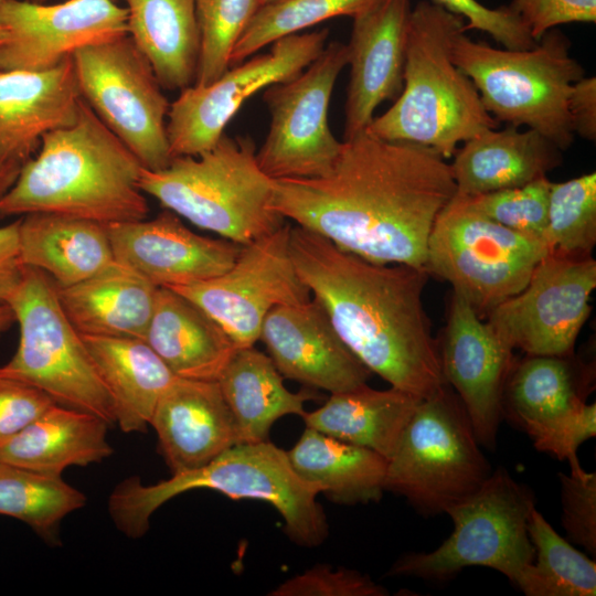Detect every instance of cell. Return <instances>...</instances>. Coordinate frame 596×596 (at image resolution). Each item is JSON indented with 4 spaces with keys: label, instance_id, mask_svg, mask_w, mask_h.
Segmentation results:
<instances>
[{
    "label": "cell",
    "instance_id": "obj_45",
    "mask_svg": "<svg viewBox=\"0 0 596 596\" xmlns=\"http://www.w3.org/2000/svg\"><path fill=\"white\" fill-rule=\"evenodd\" d=\"M53 404L56 403L38 387L0 374V443L22 430Z\"/></svg>",
    "mask_w": 596,
    "mask_h": 596
},
{
    "label": "cell",
    "instance_id": "obj_19",
    "mask_svg": "<svg viewBox=\"0 0 596 596\" xmlns=\"http://www.w3.org/2000/svg\"><path fill=\"white\" fill-rule=\"evenodd\" d=\"M114 258L157 287L178 288L214 278L230 269L242 246L200 235L170 210L153 219L107 224Z\"/></svg>",
    "mask_w": 596,
    "mask_h": 596
},
{
    "label": "cell",
    "instance_id": "obj_28",
    "mask_svg": "<svg viewBox=\"0 0 596 596\" xmlns=\"http://www.w3.org/2000/svg\"><path fill=\"white\" fill-rule=\"evenodd\" d=\"M109 425L91 413L53 404L22 430L0 443V459L52 476L100 462L113 454Z\"/></svg>",
    "mask_w": 596,
    "mask_h": 596
},
{
    "label": "cell",
    "instance_id": "obj_23",
    "mask_svg": "<svg viewBox=\"0 0 596 596\" xmlns=\"http://www.w3.org/2000/svg\"><path fill=\"white\" fill-rule=\"evenodd\" d=\"M82 100L72 56L45 71L0 72V160L23 166L45 134L76 121Z\"/></svg>",
    "mask_w": 596,
    "mask_h": 596
},
{
    "label": "cell",
    "instance_id": "obj_44",
    "mask_svg": "<svg viewBox=\"0 0 596 596\" xmlns=\"http://www.w3.org/2000/svg\"><path fill=\"white\" fill-rule=\"evenodd\" d=\"M508 8L535 41L560 24L596 21V0H512Z\"/></svg>",
    "mask_w": 596,
    "mask_h": 596
},
{
    "label": "cell",
    "instance_id": "obj_8",
    "mask_svg": "<svg viewBox=\"0 0 596 596\" xmlns=\"http://www.w3.org/2000/svg\"><path fill=\"white\" fill-rule=\"evenodd\" d=\"M8 305L19 326V343L0 374L31 384L56 404L116 423L114 401L82 334L66 316L53 280L24 266Z\"/></svg>",
    "mask_w": 596,
    "mask_h": 596
},
{
    "label": "cell",
    "instance_id": "obj_5",
    "mask_svg": "<svg viewBox=\"0 0 596 596\" xmlns=\"http://www.w3.org/2000/svg\"><path fill=\"white\" fill-rule=\"evenodd\" d=\"M195 489L269 503L281 515L289 539L301 546L316 547L328 535L319 493L295 472L287 451L268 440L236 444L203 467L153 485H143L137 476L126 478L109 494L108 512L120 532L139 539L161 505Z\"/></svg>",
    "mask_w": 596,
    "mask_h": 596
},
{
    "label": "cell",
    "instance_id": "obj_35",
    "mask_svg": "<svg viewBox=\"0 0 596 596\" xmlns=\"http://www.w3.org/2000/svg\"><path fill=\"white\" fill-rule=\"evenodd\" d=\"M85 504V494L62 476L0 459V514L24 522L47 542H55L62 520Z\"/></svg>",
    "mask_w": 596,
    "mask_h": 596
},
{
    "label": "cell",
    "instance_id": "obj_6",
    "mask_svg": "<svg viewBox=\"0 0 596 596\" xmlns=\"http://www.w3.org/2000/svg\"><path fill=\"white\" fill-rule=\"evenodd\" d=\"M145 194L193 225L246 245L279 227L273 209L274 180L256 159L248 137L223 135L198 156H177L161 170L142 168Z\"/></svg>",
    "mask_w": 596,
    "mask_h": 596
},
{
    "label": "cell",
    "instance_id": "obj_46",
    "mask_svg": "<svg viewBox=\"0 0 596 596\" xmlns=\"http://www.w3.org/2000/svg\"><path fill=\"white\" fill-rule=\"evenodd\" d=\"M596 435V405L585 404L564 426L547 454L567 460L572 473L584 471L577 457L581 444Z\"/></svg>",
    "mask_w": 596,
    "mask_h": 596
},
{
    "label": "cell",
    "instance_id": "obj_36",
    "mask_svg": "<svg viewBox=\"0 0 596 596\" xmlns=\"http://www.w3.org/2000/svg\"><path fill=\"white\" fill-rule=\"evenodd\" d=\"M534 558L517 587L528 596H595L596 563L546 521L534 508L528 520Z\"/></svg>",
    "mask_w": 596,
    "mask_h": 596
},
{
    "label": "cell",
    "instance_id": "obj_18",
    "mask_svg": "<svg viewBox=\"0 0 596 596\" xmlns=\"http://www.w3.org/2000/svg\"><path fill=\"white\" fill-rule=\"evenodd\" d=\"M437 348L443 376L461 401L478 441L494 449L513 349L454 291Z\"/></svg>",
    "mask_w": 596,
    "mask_h": 596
},
{
    "label": "cell",
    "instance_id": "obj_49",
    "mask_svg": "<svg viewBox=\"0 0 596 596\" xmlns=\"http://www.w3.org/2000/svg\"><path fill=\"white\" fill-rule=\"evenodd\" d=\"M21 167L0 160V201L15 182Z\"/></svg>",
    "mask_w": 596,
    "mask_h": 596
},
{
    "label": "cell",
    "instance_id": "obj_26",
    "mask_svg": "<svg viewBox=\"0 0 596 596\" xmlns=\"http://www.w3.org/2000/svg\"><path fill=\"white\" fill-rule=\"evenodd\" d=\"M143 340L178 376L217 381L237 350L225 331L198 305L159 287Z\"/></svg>",
    "mask_w": 596,
    "mask_h": 596
},
{
    "label": "cell",
    "instance_id": "obj_22",
    "mask_svg": "<svg viewBox=\"0 0 596 596\" xmlns=\"http://www.w3.org/2000/svg\"><path fill=\"white\" fill-rule=\"evenodd\" d=\"M594 365L570 355H529L513 362L502 396V416L547 453L593 390Z\"/></svg>",
    "mask_w": 596,
    "mask_h": 596
},
{
    "label": "cell",
    "instance_id": "obj_51",
    "mask_svg": "<svg viewBox=\"0 0 596 596\" xmlns=\"http://www.w3.org/2000/svg\"><path fill=\"white\" fill-rule=\"evenodd\" d=\"M8 33L4 30L3 25L0 23V47L6 43Z\"/></svg>",
    "mask_w": 596,
    "mask_h": 596
},
{
    "label": "cell",
    "instance_id": "obj_50",
    "mask_svg": "<svg viewBox=\"0 0 596 596\" xmlns=\"http://www.w3.org/2000/svg\"><path fill=\"white\" fill-rule=\"evenodd\" d=\"M15 323V316L8 304L0 305V334L8 331Z\"/></svg>",
    "mask_w": 596,
    "mask_h": 596
},
{
    "label": "cell",
    "instance_id": "obj_16",
    "mask_svg": "<svg viewBox=\"0 0 596 596\" xmlns=\"http://www.w3.org/2000/svg\"><path fill=\"white\" fill-rule=\"evenodd\" d=\"M291 225L242 246L233 266L194 285L171 288L205 311L237 349L254 347L268 312L300 304L311 294L299 278L289 252Z\"/></svg>",
    "mask_w": 596,
    "mask_h": 596
},
{
    "label": "cell",
    "instance_id": "obj_2",
    "mask_svg": "<svg viewBox=\"0 0 596 596\" xmlns=\"http://www.w3.org/2000/svg\"><path fill=\"white\" fill-rule=\"evenodd\" d=\"M289 252L301 281L371 373L419 398L447 384L423 302L425 268L366 260L296 224Z\"/></svg>",
    "mask_w": 596,
    "mask_h": 596
},
{
    "label": "cell",
    "instance_id": "obj_20",
    "mask_svg": "<svg viewBox=\"0 0 596 596\" xmlns=\"http://www.w3.org/2000/svg\"><path fill=\"white\" fill-rule=\"evenodd\" d=\"M259 340L283 377L308 387L344 392L366 384L372 374L343 343L312 296L272 309Z\"/></svg>",
    "mask_w": 596,
    "mask_h": 596
},
{
    "label": "cell",
    "instance_id": "obj_3",
    "mask_svg": "<svg viewBox=\"0 0 596 596\" xmlns=\"http://www.w3.org/2000/svg\"><path fill=\"white\" fill-rule=\"evenodd\" d=\"M143 167L83 99L76 121L42 137L0 201V219L55 213L113 224L142 220Z\"/></svg>",
    "mask_w": 596,
    "mask_h": 596
},
{
    "label": "cell",
    "instance_id": "obj_21",
    "mask_svg": "<svg viewBox=\"0 0 596 596\" xmlns=\"http://www.w3.org/2000/svg\"><path fill=\"white\" fill-rule=\"evenodd\" d=\"M411 12L409 0H379L353 18L344 140L365 131L375 109L401 94Z\"/></svg>",
    "mask_w": 596,
    "mask_h": 596
},
{
    "label": "cell",
    "instance_id": "obj_15",
    "mask_svg": "<svg viewBox=\"0 0 596 596\" xmlns=\"http://www.w3.org/2000/svg\"><path fill=\"white\" fill-rule=\"evenodd\" d=\"M595 288L592 255L547 253L525 287L487 315V323L513 350L529 355H570L589 317Z\"/></svg>",
    "mask_w": 596,
    "mask_h": 596
},
{
    "label": "cell",
    "instance_id": "obj_34",
    "mask_svg": "<svg viewBox=\"0 0 596 596\" xmlns=\"http://www.w3.org/2000/svg\"><path fill=\"white\" fill-rule=\"evenodd\" d=\"M128 35L150 62L160 85L195 82L200 33L195 0H124Z\"/></svg>",
    "mask_w": 596,
    "mask_h": 596
},
{
    "label": "cell",
    "instance_id": "obj_41",
    "mask_svg": "<svg viewBox=\"0 0 596 596\" xmlns=\"http://www.w3.org/2000/svg\"><path fill=\"white\" fill-rule=\"evenodd\" d=\"M387 590L369 575L318 564L279 584L272 596H385Z\"/></svg>",
    "mask_w": 596,
    "mask_h": 596
},
{
    "label": "cell",
    "instance_id": "obj_1",
    "mask_svg": "<svg viewBox=\"0 0 596 596\" xmlns=\"http://www.w3.org/2000/svg\"><path fill=\"white\" fill-rule=\"evenodd\" d=\"M456 192L435 150L363 131L342 141L326 174L274 180L272 206L366 260L425 268L434 223Z\"/></svg>",
    "mask_w": 596,
    "mask_h": 596
},
{
    "label": "cell",
    "instance_id": "obj_43",
    "mask_svg": "<svg viewBox=\"0 0 596 596\" xmlns=\"http://www.w3.org/2000/svg\"><path fill=\"white\" fill-rule=\"evenodd\" d=\"M465 19V29L488 33L496 42L510 50H526L536 45L528 28L508 6L488 8L477 0H432Z\"/></svg>",
    "mask_w": 596,
    "mask_h": 596
},
{
    "label": "cell",
    "instance_id": "obj_9",
    "mask_svg": "<svg viewBox=\"0 0 596 596\" xmlns=\"http://www.w3.org/2000/svg\"><path fill=\"white\" fill-rule=\"evenodd\" d=\"M471 421L446 384L422 398L387 459L385 490L423 514L446 513L490 476Z\"/></svg>",
    "mask_w": 596,
    "mask_h": 596
},
{
    "label": "cell",
    "instance_id": "obj_12",
    "mask_svg": "<svg viewBox=\"0 0 596 596\" xmlns=\"http://www.w3.org/2000/svg\"><path fill=\"white\" fill-rule=\"evenodd\" d=\"M82 98L145 169L173 158L167 118L170 104L155 71L129 35L83 46L72 54Z\"/></svg>",
    "mask_w": 596,
    "mask_h": 596
},
{
    "label": "cell",
    "instance_id": "obj_39",
    "mask_svg": "<svg viewBox=\"0 0 596 596\" xmlns=\"http://www.w3.org/2000/svg\"><path fill=\"white\" fill-rule=\"evenodd\" d=\"M260 0H195L200 51L194 84L207 85L231 67L233 49Z\"/></svg>",
    "mask_w": 596,
    "mask_h": 596
},
{
    "label": "cell",
    "instance_id": "obj_47",
    "mask_svg": "<svg viewBox=\"0 0 596 596\" xmlns=\"http://www.w3.org/2000/svg\"><path fill=\"white\" fill-rule=\"evenodd\" d=\"M572 130L587 140L596 139V78L582 77L572 86L568 97Z\"/></svg>",
    "mask_w": 596,
    "mask_h": 596
},
{
    "label": "cell",
    "instance_id": "obj_17",
    "mask_svg": "<svg viewBox=\"0 0 596 596\" xmlns=\"http://www.w3.org/2000/svg\"><path fill=\"white\" fill-rule=\"evenodd\" d=\"M0 23L8 33L0 72L45 71L83 46L128 35L127 10L115 0H0Z\"/></svg>",
    "mask_w": 596,
    "mask_h": 596
},
{
    "label": "cell",
    "instance_id": "obj_24",
    "mask_svg": "<svg viewBox=\"0 0 596 596\" xmlns=\"http://www.w3.org/2000/svg\"><path fill=\"white\" fill-rule=\"evenodd\" d=\"M150 426L172 473L203 467L238 444L217 381L177 377L159 398Z\"/></svg>",
    "mask_w": 596,
    "mask_h": 596
},
{
    "label": "cell",
    "instance_id": "obj_7",
    "mask_svg": "<svg viewBox=\"0 0 596 596\" xmlns=\"http://www.w3.org/2000/svg\"><path fill=\"white\" fill-rule=\"evenodd\" d=\"M451 56L498 123L526 126L562 151L572 145L568 97L585 71L571 56L564 34L552 29L531 49L502 50L461 32L454 40Z\"/></svg>",
    "mask_w": 596,
    "mask_h": 596
},
{
    "label": "cell",
    "instance_id": "obj_31",
    "mask_svg": "<svg viewBox=\"0 0 596 596\" xmlns=\"http://www.w3.org/2000/svg\"><path fill=\"white\" fill-rule=\"evenodd\" d=\"M421 400L393 386L375 390L363 384L331 393L322 406L302 418L307 427L389 459Z\"/></svg>",
    "mask_w": 596,
    "mask_h": 596
},
{
    "label": "cell",
    "instance_id": "obj_33",
    "mask_svg": "<svg viewBox=\"0 0 596 596\" xmlns=\"http://www.w3.org/2000/svg\"><path fill=\"white\" fill-rule=\"evenodd\" d=\"M217 382L238 444L268 440L276 421L287 415L302 417L305 403L317 397L310 390L290 392L268 354L254 347L237 349Z\"/></svg>",
    "mask_w": 596,
    "mask_h": 596
},
{
    "label": "cell",
    "instance_id": "obj_13",
    "mask_svg": "<svg viewBox=\"0 0 596 596\" xmlns=\"http://www.w3.org/2000/svg\"><path fill=\"white\" fill-rule=\"evenodd\" d=\"M347 65V44L330 42L297 76L267 87L264 100L270 123L256 159L270 179L317 178L331 169L342 141L329 127L328 109Z\"/></svg>",
    "mask_w": 596,
    "mask_h": 596
},
{
    "label": "cell",
    "instance_id": "obj_27",
    "mask_svg": "<svg viewBox=\"0 0 596 596\" xmlns=\"http://www.w3.org/2000/svg\"><path fill=\"white\" fill-rule=\"evenodd\" d=\"M157 286L116 259L88 278L58 288L61 305L84 336L143 339Z\"/></svg>",
    "mask_w": 596,
    "mask_h": 596
},
{
    "label": "cell",
    "instance_id": "obj_48",
    "mask_svg": "<svg viewBox=\"0 0 596 596\" xmlns=\"http://www.w3.org/2000/svg\"><path fill=\"white\" fill-rule=\"evenodd\" d=\"M23 272L19 247V219L0 226V305L8 304Z\"/></svg>",
    "mask_w": 596,
    "mask_h": 596
},
{
    "label": "cell",
    "instance_id": "obj_52",
    "mask_svg": "<svg viewBox=\"0 0 596 596\" xmlns=\"http://www.w3.org/2000/svg\"><path fill=\"white\" fill-rule=\"evenodd\" d=\"M28 1L35 2V3H46L51 0H28Z\"/></svg>",
    "mask_w": 596,
    "mask_h": 596
},
{
    "label": "cell",
    "instance_id": "obj_42",
    "mask_svg": "<svg viewBox=\"0 0 596 596\" xmlns=\"http://www.w3.org/2000/svg\"><path fill=\"white\" fill-rule=\"evenodd\" d=\"M562 525L572 542L596 555V473H558Z\"/></svg>",
    "mask_w": 596,
    "mask_h": 596
},
{
    "label": "cell",
    "instance_id": "obj_38",
    "mask_svg": "<svg viewBox=\"0 0 596 596\" xmlns=\"http://www.w3.org/2000/svg\"><path fill=\"white\" fill-rule=\"evenodd\" d=\"M545 241L549 253L590 256L596 244V173L552 182Z\"/></svg>",
    "mask_w": 596,
    "mask_h": 596
},
{
    "label": "cell",
    "instance_id": "obj_11",
    "mask_svg": "<svg viewBox=\"0 0 596 596\" xmlns=\"http://www.w3.org/2000/svg\"><path fill=\"white\" fill-rule=\"evenodd\" d=\"M547 253L545 241L489 219L456 192L434 223L425 268L481 317L521 291Z\"/></svg>",
    "mask_w": 596,
    "mask_h": 596
},
{
    "label": "cell",
    "instance_id": "obj_40",
    "mask_svg": "<svg viewBox=\"0 0 596 596\" xmlns=\"http://www.w3.org/2000/svg\"><path fill=\"white\" fill-rule=\"evenodd\" d=\"M551 183L542 177L523 185L467 196L489 219L545 241Z\"/></svg>",
    "mask_w": 596,
    "mask_h": 596
},
{
    "label": "cell",
    "instance_id": "obj_25",
    "mask_svg": "<svg viewBox=\"0 0 596 596\" xmlns=\"http://www.w3.org/2000/svg\"><path fill=\"white\" fill-rule=\"evenodd\" d=\"M450 163L457 193L478 195L523 185L562 162V150L533 129H487L464 141Z\"/></svg>",
    "mask_w": 596,
    "mask_h": 596
},
{
    "label": "cell",
    "instance_id": "obj_37",
    "mask_svg": "<svg viewBox=\"0 0 596 596\" xmlns=\"http://www.w3.org/2000/svg\"><path fill=\"white\" fill-rule=\"evenodd\" d=\"M379 0H275L262 3L237 40L231 66L264 46L331 18H354Z\"/></svg>",
    "mask_w": 596,
    "mask_h": 596
},
{
    "label": "cell",
    "instance_id": "obj_29",
    "mask_svg": "<svg viewBox=\"0 0 596 596\" xmlns=\"http://www.w3.org/2000/svg\"><path fill=\"white\" fill-rule=\"evenodd\" d=\"M20 257L58 288L75 285L113 262L107 224L55 213L19 217Z\"/></svg>",
    "mask_w": 596,
    "mask_h": 596
},
{
    "label": "cell",
    "instance_id": "obj_10",
    "mask_svg": "<svg viewBox=\"0 0 596 596\" xmlns=\"http://www.w3.org/2000/svg\"><path fill=\"white\" fill-rule=\"evenodd\" d=\"M534 508L530 488L499 468L473 493L447 510L454 530L437 549L407 553L389 573L444 581L465 567L485 566L517 586L534 558L528 533V520Z\"/></svg>",
    "mask_w": 596,
    "mask_h": 596
},
{
    "label": "cell",
    "instance_id": "obj_32",
    "mask_svg": "<svg viewBox=\"0 0 596 596\" xmlns=\"http://www.w3.org/2000/svg\"><path fill=\"white\" fill-rule=\"evenodd\" d=\"M286 451L295 472L334 503L376 502L385 491L387 459L369 448L306 426Z\"/></svg>",
    "mask_w": 596,
    "mask_h": 596
},
{
    "label": "cell",
    "instance_id": "obj_14",
    "mask_svg": "<svg viewBox=\"0 0 596 596\" xmlns=\"http://www.w3.org/2000/svg\"><path fill=\"white\" fill-rule=\"evenodd\" d=\"M328 35V29L287 35L272 43L269 52L233 65L213 83L181 89L167 120L172 157L211 149L248 97L301 73L323 51Z\"/></svg>",
    "mask_w": 596,
    "mask_h": 596
},
{
    "label": "cell",
    "instance_id": "obj_53",
    "mask_svg": "<svg viewBox=\"0 0 596 596\" xmlns=\"http://www.w3.org/2000/svg\"><path fill=\"white\" fill-rule=\"evenodd\" d=\"M270 1H275V0H260V4L266 3V2H270Z\"/></svg>",
    "mask_w": 596,
    "mask_h": 596
},
{
    "label": "cell",
    "instance_id": "obj_30",
    "mask_svg": "<svg viewBox=\"0 0 596 596\" xmlns=\"http://www.w3.org/2000/svg\"><path fill=\"white\" fill-rule=\"evenodd\" d=\"M82 337L114 401L115 424L126 434L145 433L159 398L178 376L143 339Z\"/></svg>",
    "mask_w": 596,
    "mask_h": 596
},
{
    "label": "cell",
    "instance_id": "obj_4",
    "mask_svg": "<svg viewBox=\"0 0 596 596\" xmlns=\"http://www.w3.org/2000/svg\"><path fill=\"white\" fill-rule=\"evenodd\" d=\"M465 19L427 0L412 9L403 88L374 117L366 132L430 148L445 159L458 145L499 123L487 111L472 81L455 64L451 46Z\"/></svg>",
    "mask_w": 596,
    "mask_h": 596
}]
</instances>
